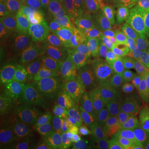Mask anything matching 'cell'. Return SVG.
I'll return each mask as SVG.
<instances>
[{"mask_svg": "<svg viewBox=\"0 0 149 149\" xmlns=\"http://www.w3.org/2000/svg\"><path fill=\"white\" fill-rule=\"evenodd\" d=\"M118 1H123V0H118Z\"/></svg>", "mask_w": 149, "mask_h": 149, "instance_id": "d6a6232c", "label": "cell"}, {"mask_svg": "<svg viewBox=\"0 0 149 149\" xmlns=\"http://www.w3.org/2000/svg\"><path fill=\"white\" fill-rule=\"evenodd\" d=\"M149 96V57L147 59V67L139 80L137 97Z\"/></svg>", "mask_w": 149, "mask_h": 149, "instance_id": "484cf974", "label": "cell"}, {"mask_svg": "<svg viewBox=\"0 0 149 149\" xmlns=\"http://www.w3.org/2000/svg\"><path fill=\"white\" fill-rule=\"evenodd\" d=\"M110 67L124 84L130 95L137 97L140 78L147 67V60L124 55L117 61L105 65Z\"/></svg>", "mask_w": 149, "mask_h": 149, "instance_id": "8992f818", "label": "cell"}, {"mask_svg": "<svg viewBox=\"0 0 149 149\" xmlns=\"http://www.w3.org/2000/svg\"><path fill=\"white\" fill-rule=\"evenodd\" d=\"M48 8L49 10L79 17L84 12L80 0H52Z\"/></svg>", "mask_w": 149, "mask_h": 149, "instance_id": "ffe728a7", "label": "cell"}, {"mask_svg": "<svg viewBox=\"0 0 149 149\" xmlns=\"http://www.w3.org/2000/svg\"><path fill=\"white\" fill-rule=\"evenodd\" d=\"M125 14L123 1L118 0H102L96 10L97 22L104 30L116 24Z\"/></svg>", "mask_w": 149, "mask_h": 149, "instance_id": "9a60e30c", "label": "cell"}, {"mask_svg": "<svg viewBox=\"0 0 149 149\" xmlns=\"http://www.w3.org/2000/svg\"><path fill=\"white\" fill-rule=\"evenodd\" d=\"M148 1V13H149V0H147Z\"/></svg>", "mask_w": 149, "mask_h": 149, "instance_id": "4dcf8cb0", "label": "cell"}, {"mask_svg": "<svg viewBox=\"0 0 149 149\" xmlns=\"http://www.w3.org/2000/svg\"><path fill=\"white\" fill-rule=\"evenodd\" d=\"M108 39L114 43L126 55L138 56L145 60L149 57L148 47L144 44L139 32L135 30L125 34L109 36Z\"/></svg>", "mask_w": 149, "mask_h": 149, "instance_id": "5bb4252c", "label": "cell"}, {"mask_svg": "<svg viewBox=\"0 0 149 149\" xmlns=\"http://www.w3.org/2000/svg\"><path fill=\"white\" fill-rule=\"evenodd\" d=\"M82 22L84 21L80 19L79 17L71 16L62 13L47 9L44 11L42 15L37 22L36 25L53 35L54 32L61 27H66Z\"/></svg>", "mask_w": 149, "mask_h": 149, "instance_id": "e0dca14e", "label": "cell"}, {"mask_svg": "<svg viewBox=\"0 0 149 149\" xmlns=\"http://www.w3.org/2000/svg\"><path fill=\"white\" fill-rule=\"evenodd\" d=\"M93 79L99 88L106 92L119 95H123V94L128 92L118 75L110 67L105 65L103 66H98Z\"/></svg>", "mask_w": 149, "mask_h": 149, "instance_id": "2e32d148", "label": "cell"}, {"mask_svg": "<svg viewBox=\"0 0 149 149\" xmlns=\"http://www.w3.org/2000/svg\"><path fill=\"white\" fill-rule=\"evenodd\" d=\"M72 149H118V146L111 142L95 138L86 131Z\"/></svg>", "mask_w": 149, "mask_h": 149, "instance_id": "44dd1931", "label": "cell"}, {"mask_svg": "<svg viewBox=\"0 0 149 149\" xmlns=\"http://www.w3.org/2000/svg\"><path fill=\"white\" fill-rule=\"evenodd\" d=\"M120 148L121 149H149V127L138 109L123 131Z\"/></svg>", "mask_w": 149, "mask_h": 149, "instance_id": "9c48e42d", "label": "cell"}, {"mask_svg": "<svg viewBox=\"0 0 149 149\" xmlns=\"http://www.w3.org/2000/svg\"><path fill=\"white\" fill-rule=\"evenodd\" d=\"M34 41L32 62L40 66H56V60L61 47L56 37L37 25L32 27Z\"/></svg>", "mask_w": 149, "mask_h": 149, "instance_id": "52a82bcc", "label": "cell"}, {"mask_svg": "<svg viewBox=\"0 0 149 149\" xmlns=\"http://www.w3.org/2000/svg\"><path fill=\"white\" fill-rule=\"evenodd\" d=\"M33 130L26 128H17L9 130L3 137L0 149H29Z\"/></svg>", "mask_w": 149, "mask_h": 149, "instance_id": "ac0fdd59", "label": "cell"}, {"mask_svg": "<svg viewBox=\"0 0 149 149\" xmlns=\"http://www.w3.org/2000/svg\"><path fill=\"white\" fill-rule=\"evenodd\" d=\"M31 72L25 82L24 92L28 101L45 104L61 88V72L56 66H40Z\"/></svg>", "mask_w": 149, "mask_h": 149, "instance_id": "3957f363", "label": "cell"}, {"mask_svg": "<svg viewBox=\"0 0 149 149\" xmlns=\"http://www.w3.org/2000/svg\"><path fill=\"white\" fill-rule=\"evenodd\" d=\"M90 104L91 101L78 91L62 89L43 104L40 125L43 128H53L74 114L84 112Z\"/></svg>", "mask_w": 149, "mask_h": 149, "instance_id": "7a4b0ae2", "label": "cell"}, {"mask_svg": "<svg viewBox=\"0 0 149 149\" xmlns=\"http://www.w3.org/2000/svg\"><path fill=\"white\" fill-rule=\"evenodd\" d=\"M124 55L126 54L123 53L114 43L112 42L109 39L102 43L98 50L99 61L103 63V65L112 63L123 57Z\"/></svg>", "mask_w": 149, "mask_h": 149, "instance_id": "7402d4cb", "label": "cell"}, {"mask_svg": "<svg viewBox=\"0 0 149 149\" xmlns=\"http://www.w3.org/2000/svg\"><path fill=\"white\" fill-rule=\"evenodd\" d=\"M29 149H55L51 134L45 129H33L32 143Z\"/></svg>", "mask_w": 149, "mask_h": 149, "instance_id": "cb8c5ba5", "label": "cell"}, {"mask_svg": "<svg viewBox=\"0 0 149 149\" xmlns=\"http://www.w3.org/2000/svg\"><path fill=\"white\" fill-rule=\"evenodd\" d=\"M99 61L98 52L89 41L78 47L61 48L56 68L67 84H80L93 78Z\"/></svg>", "mask_w": 149, "mask_h": 149, "instance_id": "6da1fadb", "label": "cell"}, {"mask_svg": "<svg viewBox=\"0 0 149 149\" xmlns=\"http://www.w3.org/2000/svg\"><path fill=\"white\" fill-rule=\"evenodd\" d=\"M50 129L55 149H72L86 133L83 112Z\"/></svg>", "mask_w": 149, "mask_h": 149, "instance_id": "ba28073f", "label": "cell"}, {"mask_svg": "<svg viewBox=\"0 0 149 149\" xmlns=\"http://www.w3.org/2000/svg\"><path fill=\"white\" fill-rule=\"evenodd\" d=\"M134 27L131 19L129 18L128 15L126 13L124 17L116 24L112 25L110 27L105 29L109 36H114V35H121L134 31Z\"/></svg>", "mask_w": 149, "mask_h": 149, "instance_id": "d4e9b609", "label": "cell"}, {"mask_svg": "<svg viewBox=\"0 0 149 149\" xmlns=\"http://www.w3.org/2000/svg\"><path fill=\"white\" fill-rule=\"evenodd\" d=\"M87 31L85 22H82L61 27L53 35L61 48L78 47L89 42Z\"/></svg>", "mask_w": 149, "mask_h": 149, "instance_id": "4fadbf2b", "label": "cell"}, {"mask_svg": "<svg viewBox=\"0 0 149 149\" xmlns=\"http://www.w3.org/2000/svg\"><path fill=\"white\" fill-rule=\"evenodd\" d=\"M8 51L19 65L32 62L34 41L32 33L27 27H21L8 37L1 40Z\"/></svg>", "mask_w": 149, "mask_h": 149, "instance_id": "30bf717a", "label": "cell"}, {"mask_svg": "<svg viewBox=\"0 0 149 149\" xmlns=\"http://www.w3.org/2000/svg\"><path fill=\"white\" fill-rule=\"evenodd\" d=\"M102 0H81L84 12L86 13H93L97 10Z\"/></svg>", "mask_w": 149, "mask_h": 149, "instance_id": "83f0119b", "label": "cell"}, {"mask_svg": "<svg viewBox=\"0 0 149 149\" xmlns=\"http://www.w3.org/2000/svg\"><path fill=\"white\" fill-rule=\"evenodd\" d=\"M17 63L14 57L8 51L3 43L0 45V73L1 76L9 78L13 75L17 68Z\"/></svg>", "mask_w": 149, "mask_h": 149, "instance_id": "603a6c76", "label": "cell"}, {"mask_svg": "<svg viewBox=\"0 0 149 149\" xmlns=\"http://www.w3.org/2000/svg\"><path fill=\"white\" fill-rule=\"evenodd\" d=\"M126 13L144 44L149 47V13L147 0H123Z\"/></svg>", "mask_w": 149, "mask_h": 149, "instance_id": "8fae6325", "label": "cell"}, {"mask_svg": "<svg viewBox=\"0 0 149 149\" xmlns=\"http://www.w3.org/2000/svg\"><path fill=\"white\" fill-rule=\"evenodd\" d=\"M83 117L85 129L89 134L120 146V139L126 123L91 110H85Z\"/></svg>", "mask_w": 149, "mask_h": 149, "instance_id": "5b68a950", "label": "cell"}, {"mask_svg": "<svg viewBox=\"0 0 149 149\" xmlns=\"http://www.w3.org/2000/svg\"><path fill=\"white\" fill-rule=\"evenodd\" d=\"M22 26L17 21L11 7L10 2H1L0 6V34L1 40L8 37Z\"/></svg>", "mask_w": 149, "mask_h": 149, "instance_id": "d6986e66", "label": "cell"}, {"mask_svg": "<svg viewBox=\"0 0 149 149\" xmlns=\"http://www.w3.org/2000/svg\"><path fill=\"white\" fill-rule=\"evenodd\" d=\"M136 106L149 127V100L146 97H135Z\"/></svg>", "mask_w": 149, "mask_h": 149, "instance_id": "4316f807", "label": "cell"}, {"mask_svg": "<svg viewBox=\"0 0 149 149\" xmlns=\"http://www.w3.org/2000/svg\"><path fill=\"white\" fill-rule=\"evenodd\" d=\"M89 100L95 111L107 117L127 123L137 109L135 96L124 97L103 91L93 85L89 93Z\"/></svg>", "mask_w": 149, "mask_h": 149, "instance_id": "277c9868", "label": "cell"}, {"mask_svg": "<svg viewBox=\"0 0 149 149\" xmlns=\"http://www.w3.org/2000/svg\"><path fill=\"white\" fill-rule=\"evenodd\" d=\"M11 7L22 27L34 26L47 8L39 0H17L10 2Z\"/></svg>", "mask_w": 149, "mask_h": 149, "instance_id": "7c38bea8", "label": "cell"}, {"mask_svg": "<svg viewBox=\"0 0 149 149\" xmlns=\"http://www.w3.org/2000/svg\"><path fill=\"white\" fill-rule=\"evenodd\" d=\"M146 98H147L148 100H149V96H148V97H146Z\"/></svg>", "mask_w": 149, "mask_h": 149, "instance_id": "1f68e13d", "label": "cell"}, {"mask_svg": "<svg viewBox=\"0 0 149 149\" xmlns=\"http://www.w3.org/2000/svg\"><path fill=\"white\" fill-rule=\"evenodd\" d=\"M39 1H40L43 5L47 8L48 7H49V5H50V3H51V1H52V0H39Z\"/></svg>", "mask_w": 149, "mask_h": 149, "instance_id": "f1b7e54d", "label": "cell"}, {"mask_svg": "<svg viewBox=\"0 0 149 149\" xmlns=\"http://www.w3.org/2000/svg\"><path fill=\"white\" fill-rule=\"evenodd\" d=\"M13 1H17V0H1V2H13Z\"/></svg>", "mask_w": 149, "mask_h": 149, "instance_id": "f546056e", "label": "cell"}]
</instances>
